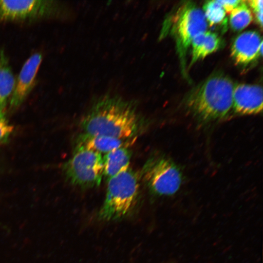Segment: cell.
Here are the masks:
<instances>
[{
    "instance_id": "1",
    "label": "cell",
    "mask_w": 263,
    "mask_h": 263,
    "mask_svg": "<svg viewBox=\"0 0 263 263\" xmlns=\"http://www.w3.org/2000/svg\"><path fill=\"white\" fill-rule=\"evenodd\" d=\"M80 125L83 134L130 139L138 130L139 117L130 102L106 95L93 104Z\"/></svg>"
},
{
    "instance_id": "2",
    "label": "cell",
    "mask_w": 263,
    "mask_h": 263,
    "mask_svg": "<svg viewBox=\"0 0 263 263\" xmlns=\"http://www.w3.org/2000/svg\"><path fill=\"white\" fill-rule=\"evenodd\" d=\"M234 85L223 75H214L193 90L186 98L188 111L202 122L226 117L232 109Z\"/></svg>"
},
{
    "instance_id": "3",
    "label": "cell",
    "mask_w": 263,
    "mask_h": 263,
    "mask_svg": "<svg viewBox=\"0 0 263 263\" xmlns=\"http://www.w3.org/2000/svg\"><path fill=\"white\" fill-rule=\"evenodd\" d=\"M107 180L106 197L98 218L112 221L127 217L134 210L138 199L137 174L129 168Z\"/></svg>"
},
{
    "instance_id": "4",
    "label": "cell",
    "mask_w": 263,
    "mask_h": 263,
    "mask_svg": "<svg viewBox=\"0 0 263 263\" xmlns=\"http://www.w3.org/2000/svg\"><path fill=\"white\" fill-rule=\"evenodd\" d=\"M62 169L65 177L72 185L83 188L96 187L103 175V157L100 153L77 145Z\"/></svg>"
},
{
    "instance_id": "5",
    "label": "cell",
    "mask_w": 263,
    "mask_h": 263,
    "mask_svg": "<svg viewBox=\"0 0 263 263\" xmlns=\"http://www.w3.org/2000/svg\"><path fill=\"white\" fill-rule=\"evenodd\" d=\"M142 178L153 194L170 196L179 189L182 182V174L178 166L165 156H152L144 165Z\"/></svg>"
},
{
    "instance_id": "6",
    "label": "cell",
    "mask_w": 263,
    "mask_h": 263,
    "mask_svg": "<svg viewBox=\"0 0 263 263\" xmlns=\"http://www.w3.org/2000/svg\"><path fill=\"white\" fill-rule=\"evenodd\" d=\"M207 27L203 10L196 5L188 3L179 8L175 16L172 32L182 60L192 40L199 34L206 32Z\"/></svg>"
},
{
    "instance_id": "7",
    "label": "cell",
    "mask_w": 263,
    "mask_h": 263,
    "mask_svg": "<svg viewBox=\"0 0 263 263\" xmlns=\"http://www.w3.org/2000/svg\"><path fill=\"white\" fill-rule=\"evenodd\" d=\"M56 1L45 0H0V19L19 20L45 17L57 10Z\"/></svg>"
},
{
    "instance_id": "8",
    "label": "cell",
    "mask_w": 263,
    "mask_h": 263,
    "mask_svg": "<svg viewBox=\"0 0 263 263\" xmlns=\"http://www.w3.org/2000/svg\"><path fill=\"white\" fill-rule=\"evenodd\" d=\"M42 60L41 54L36 53L32 54L23 65L9 99L11 110L18 108L32 90Z\"/></svg>"
},
{
    "instance_id": "9",
    "label": "cell",
    "mask_w": 263,
    "mask_h": 263,
    "mask_svg": "<svg viewBox=\"0 0 263 263\" xmlns=\"http://www.w3.org/2000/svg\"><path fill=\"white\" fill-rule=\"evenodd\" d=\"M232 109L240 115H253L262 112L263 89L259 85L238 84L234 86Z\"/></svg>"
},
{
    "instance_id": "10",
    "label": "cell",
    "mask_w": 263,
    "mask_h": 263,
    "mask_svg": "<svg viewBox=\"0 0 263 263\" xmlns=\"http://www.w3.org/2000/svg\"><path fill=\"white\" fill-rule=\"evenodd\" d=\"M263 54V41L260 34L248 31L240 34L233 42L231 56L236 64L246 65Z\"/></svg>"
},
{
    "instance_id": "11",
    "label": "cell",
    "mask_w": 263,
    "mask_h": 263,
    "mask_svg": "<svg viewBox=\"0 0 263 263\" xmlns=\"http://www.w3.org/2000/svg\"><path fill=\"white\" fill-rule=\"evenodd\" d=\"M131 155L128 146L106 153L103 157V175L108 180L129 169Z\"/></svg>"
},
{
    "instance_id": "12",
    "label": "cell",
    "mask_w": 263,
    "mask_h": 263,
    "mask_svg": "<svg viewBox=\"0 0 263 263\" xmlns=\"http://www.w3.org/2000/svg\"><path fill=\"white\" fill-rule=\"evenodd\" d=\"M101 135H89L83 134L78 139L77 145L101 154L107 153L113 150L128 146L131 143L128 140Z\"/></svg>"
},
{
    "instance_id": "13",
    "label": "cell",
    "mask_w": 263,
    "mask_h": 263,
    "mask_svg": "<svg viewBox=\"0 0 263 263\" xmlns=\"http://www.w3.org/2000/svg\"><path fill=\"white\" fill-rule=\"evenodd\" d=\"M220 44V38L215 33L207 31L197 35L190 45L192 49L190 65L215 52Z\"/></svg>"
},
{
    "instance_id": "14",
    "label": "cell",
    "mask_w": 263,
    "mask_h": 263,
    "mask_svg": "<svg viewBox=\"0 0 263 263\" xmlns=\"http://www.w3.org/2000/svg\"><path fill=\"white\" fill-rule=\"evenodd\" d=\"M16 84L8 58L3 49L0 50V109H5Z\"/></svg>"
},
{
    "instance_id": "15",
    "label": "cell",
    "mask_w": 263,
    "mask_h": 263,
    "mask_svg": "<svg viewBox=\"0 0 263 263\" xmlns=\"http://www.w3.org/2000/svg\"><path fill=\"white\" fill-rule=\"evenodd\" d=\"M230 13V25L234 31L243 30L248 26L253 20L251 11L245 1L242 0Z\"/></svg>"
},
{
    "instance_id": "16",
    "label": "cell",
    "mask_w": 263,
    "mask_h": 263,
    "mask_svg": "<svg viewBox=\"0 0 263 263\" xmlns=\"http://www.w3.org/2000/svg\"><path fill=\"white\" fill-rule=\"evenodd\" d=\"M203 12L209 26L224 23L226 12L218 0L207 1L203 6Z\"/></svg>"
},
{
    "instance_id": "17",
    "label": "cell",
    "mask_w": 263,
    "mask_h": 263,
    "mask_svg": "<svg viewBox=\"0 0 263 263\" xmlns=\"http://www.w3.org/2000/svg\"><path fill=\"white\" fill-rule=\"evenodd\" d=\"M14 127L7 118L5 109H0V145L7 143L13 132Z\"/></svg>"
},
{
    "instance_id": "18",
    "label": "cell",
    "mask_w": 263,
    "mask_h": 263,
    "mask_svg": "<svg viewBox=\"0 0 263 263\" xmlns=\"http://www.w3.org/2000/svg\"><path fill=\"white\" fill-rule=\"evenodd\" d=\"M247 4L253 10L256 19L261 27L263 26V0H247Z\"/></svg>"
},
{
    "instance_id": "19",
    "label": "cell",
    "mask_w": 263,
    "mask_h": 263,
    "mask_svg": "<svg viewBox=\"0 0 263 263\" xmlns=\"http://www.w3.org/2000/svg\"><path fill=\"white\" fill-rule=\"evenodd\" d=\"M240 0H219L218 1L223 7L226 13H230L235 8L242 2Z\"/></svg>"
}]
</instances>
